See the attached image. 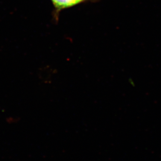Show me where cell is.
Segmentation results:
<instances>
[{"instance_id":"obj_1","label":"cell","mask_w":161,"mask_h":161,"mask_svg":"<svg viewBox=\"0 0 161 161\" xmlns=\"http://www.w3.org/2000/svg\"><path fill=\"white\" fill-rule=\"evenodd\" d=\"M51 1H52L56 11L59 12L62 9L73 7L79 3L84 2L85 0H51Z\"/></svg>"}]
</instances>
